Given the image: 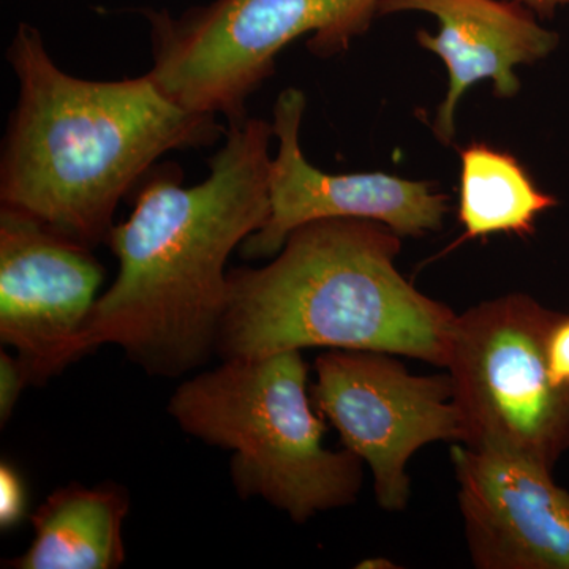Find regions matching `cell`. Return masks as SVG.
Returning <instances> with one entry per match:
<instances>
[{
  "instance_id": "cell-1",
  "label": "cell",
  "mask_w": 569,
  "mask_h": 569,
  "mask_svg": "<svg viewBox=\"0 0 569 569\" xmlns=\"http://www.w3.org/2000/svg\"><path fill=\"white\" fill-rule=\"evenodd\" d=\"M272 137L264 119L228 123L203 182L183 187L176 163L142 178L132 213L107 239L119 271L89 317L88 353L116 346L168 378L208 362L227 312L228 260L268 219Z\"/></svg>"
},
{
  "instance_id": "cell-2",
  "label": "cell",
  "mask_w": 569,
  "mask_h": 569,
  "mask_svg": "<svg viewBox=\"0 0 569 569\" xmlns=\"http://www.w3.org/2000/svg\"><path fill=\"white\" fill-rule=\"evenodd\" d=\"M18 82L0 152V206L80 244H107L123 198L160 157L222 140L217 116L171 102L148 73L73 77L52 61L36 26L20 22L6 52Z\"/></svg>"
},
{
  "instance_id": "cell-3",
  "label": "cell",
  "mask_w": 569,
  "mask_h": 569,
  "mask_svg": "<svg viewBox=\"0 0 569 569\" xmlns=\"http://www.w3.org/2000/svg\"><path fill=\"white\" fill-rule=\"evenodd\" d=\"M400 247V236L376 220L296 228L271 263L231 269L217 353L233 359L335 348L447 367L458 313L397 271Z\"/></svg>"
},
{
  "instance_id": "cell-4",
  "label": "cell",
  "mask_w": 569,
  "mask_h": 569,
  "mask_svg": "<svg viewBox=\"0 0 569 569\" xmlns=\"http://www.w3.org/2000/svg\"><path fill=\"white\" fill-rule=\"evenodd\" d=\"M168 413L189 436L233 452L239 497H260L296 523L348 507L362 488V460L323 445L301 351L223 359L183 381Z\"/></svg>"
},
{
  "instance_id": "cell-5",
  "label": "cell",
  "mask_w": 569,
  "mask_h": 569,
  "mask_svg": "<svg viewBox=\"0 0 569 569\" xmlns=\"http://www.w3.org/2000/svg\"><path fill=\"white\" fill-rule=\"evenodd\" d=\"M380 0H212L174 17L141 10L151 33L160 91L183 110L249 118L247 102L272 74L284 47L313 33L318 56L339 54L378 17Z\"/></svg>"
},
{
  "instance_id": "cell-6",
  "label": "cell",
  "mask_w": 569,
  "mask_h": 569,
  "mask_svg": "<svg viewBox=\"0 0 569 569\" xmlns=\"http://www.w3.org/2000/svg\"><path fill=\"white\" fill-rule=\"evenodd\" d=\"M560 316L507 295L456 318L447 369L470 448L500 449L552 468L569 445V385L550 377L548 337Z\"/></svg>"
},
{
  "instance_id": "cell-7",
  "label": "cell",
  "mask_w": 569,
  "mask_h": 569,
  "mask_svg": "<svg viewBox=\"0 0 569 569\" xmlns=\"http://www.w3.org/2000/svg\"><path fill=\"white\" fill-rule=\"evenodd\" d=\"M316 370L312 397L321 417L369 466L378 505L402 512L410 500L411 456L433 441L463 443L451 378L411 376L380 351H328Z\"/></svg>"
},
{
  "instance_id": "cell-8",
  "label": "cell",
  "mask_w": 569,
  "mask_h": 569,
  "mask_svg": "<svg viewBox=\"0 0 569 569\" xmlns=\"http://www.w3.org/2000/svg\"><path fill=\"white\" fill-rule=\"evenodd\" d=\"M103 282L92 249L0 206V340L17 350L29 387H43L86 350Z\"/></svg>"
},
{
  "instance_id": "cell-9",
  "label": "cell",
  "mask_w": 569,
  "mask_h": 569,
  "mask_svg": "<svg viewBox=\"0 0 569 569\" xmlns=\"http://www.w3.org/2000/svg\"><path fill=\"white\" fill-rule=\"evenodd\" d=\"M306 104L295 88L277 99L271 126L279 151L269 171L268 219L242 242V258L276 257L296 228L323 219L376 220L400 238L440 230L448 197L433 183L387 173L329 174L307 162L299 141Z\"/></svg>"
},
{
  "instance_id": "cell-10",
  "label": "cell",
  "mask_w": 569,
  "mask_h": 569,
  "mask_svg": "<svg viewBox=\"0 0 569 569\" xmlns=\"http://www.w3.org/2000/svg\"><path fill=\"white\" fill-rule=\"evenodd\" d=\"M468 550L478 569H569V493L552 468L490 448L455 447Z\"/></svg>"
},
{
  "instance_id": "cell-11",
  "label": "cell",
  "mask_w": 569,
  "mask_h": 569,
  "mask_svg": "<svg viewBox=\"0 0 569 569\" xmlns=\"http://www.w3.org/2000/svg\"><path fill=\"white\" fill-rule=\"evenodd\" d=\"M425 11L440 22L437 36L417 33L448 70V91L438 107L433 132L443 144L455 140L456 108L471 86L493 82L501 99L518 96L516 69L548 58L560 43L559 33L542 28L537 14L516 0H380L378 17Z\"/></svg>"
},
{
  "instance_id": "cell-12",
  "label": "cell",
  "mask_w": 569,
  "mask_h": 569,
  "mask_svg": "<svg viewBox=\"0 0 569 569\" xmlns=\"http://www.w3.org/2000/svg\"><path fill=\"white\" fill-rule=\"evenodd\" d=\"M130 500L121 486L56 489L31 516V548L7 561L17 569H116L126 561L123 520Z\"/></svg>"
},
{
  "instance_id": "cell-13",
  "label": "cell",
  "mask_w": 569,
  "mask_h": 569,
  "mask_svg": "<svg viewBox=\"0 0 569 569\" xmlns=\"http://www.w3.org/2000/svg\"><path fill=\"white\" fill-rule=\"evenodd\" d=\"M553 206L556 198L538 189L515 156L471 142L460 151L458 217L463 234L452 247L500 233L526 238Z\"/></svg>"
},
{
  "instance_id": "cell-14",
  "label": "cell",
  "mask_w": 569,
  "mask_h": 569,
  "mask_svg": "<svg viewBox=\"0 0 569 569\" xmlns=\"http://www.w3.org/2000/svg\"><path fill=\"white\" fill-rule=\"evenodd\" d=\"M26 387H29V380L20 359L7 351H0V421L2 425L9 421Z\"/></svg>"
},
{
  "instance_id": "cell-15",
  "label": "cell",
  "mask_w": 569,
  "mask_h": 569,
  "mask_svg": "<svg viewBox=\"0 0 569 569\" xmlns=\"http://www.w3.org/2000/svg\"><path fill=\"white\" fill-rule=\"evenodd\" d=\"M26 497L21 478L17 471L3 462L0 468V526L3 530L20 522L24 516Z\"/></svg>"
},
{
  "instance_id": "cell-16",
  "label": "cell",
  "mask_w": 569,
  "mask_h": 569,
  "mask_svg": "<svg viewBox=\"0 0 569 569\" xmlns=\"http://www.w3.org/2000/svg\"><path fill=\"white\" fill-rule=\"evenodd\" d=\"M548 365L550 377L557 387L569 385V318L559 317L548 337Z\"/></svg>"
},
{
  "instance_id": "cell-17",
  "label": "cell",
  "mask_w": 569,
  "mask_h": 569,
  "mask_svg": "<svg viewBox=\"0 0 569 569\" xmlns=\"http://www.w3.org/2000/svg\"><path fill=\"white\" fill-rule=\"evenodd\" d=\"M539 18H552L560 7H569V0H516Z\"/></svg>"
}]
</instances>
